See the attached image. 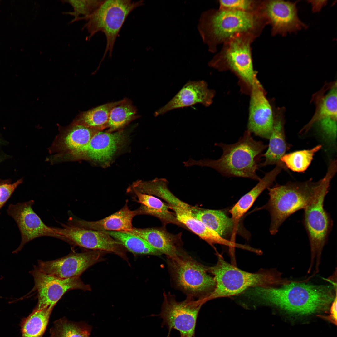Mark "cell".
I'll list each match as a JSON object with an SVG mask.
<instances>
[{"label":"cell","mask_w":337,"mask_h":337,"mask_svg":"<svg viewBox=\"0 0 337 337\" xmlns=\"http://www.w3.org/2000/svg\"><path fill=\"white\" fill-rule=\"evenodd\" d=\"M336 295V285H317L292 281L280 287L250 288L242 296L250 301L276 306L290 313L306 315L325 309Z\"/></svg>","instance_id":"1"},{"label":"cell","mask_w":337,"mask_h":337,"mask_svg":"<svg viewBox=\"0 0 337 337\" xmlns=\"http://www.w3.org/2000/svg\"><path fill=\"white\" fill-rule=\"evenodd\" d=\"M267 24L265 18L259 12L219 8L203 12L197 29L208 51L214 53L218 45L235 37L249 34L257 37Z\"/></svg>","instance_id":"2"},{"label":"cell","mask_w":337,"mask_h":337,"mask_svg":"<svg viewBox=\"0 0 337 337\" xmlns=\"http://www.w3.org/2000/svg\"><path fill=\"white\" fill-rule=\"evenodd\" d=\"M215 146L221 148L222 153L216 160L204 159L198 160L190 158L183 162L187 167L193 165L207 167L217 171L228 177L248 178L259 181L261 178L256 173L259 167L262 153L268 147L261 141L255 140L248 130L238 141L232 144L216 143Z\"/></svg>","instance_id":"3"},{"label":"cell","mask_w":337,"mask_h":337,"mask_svg":"<svg viewBox=\"0 0 337 337\" xmlns=\"http://www.w3.org/2000/svg\"><path fill=\"white\" fill-rule=\"evenodd\" d=\"M213 275L215 286L206 299L207 302L218 298L238 295L248 289L256 287L277 286L290 282L282 278L275 269H263L251 273L242 270L225 261L220 255L214 266L208 267Z\"/></svg>","instance_id":"4"},{"label":"cell","mask_w":337,"mask_h":337,"mask_svg":"<svg viewBox=\"0 0 337 337\" xmlns=\"http://www.w3.org/2000/svg\"><path fill=\"white\" fill-rule=\"evenodd\" d=\"M323 178L317 182L310 179L302 182H288L267 188L269 199L264 208L271 217L269 231L275 235L283 222L296 211L304 209L311 202L322 184Z\"/></svg>","instance_id":"5"},{"label":"cell","mask_w":337,"mask_h":337,"mask_svg":"<svg viewBox=\"0 0 337 337\" xmlns=\"http://www.w3.org/2000/svg\"><path fill=\"white\" fill-rule=\"evenodd\" d=\"M336 171L334 166H329L319 190L303 209V223L307 233L310 248V269L316 261V269L318 270L323 248L332 229V220L330 213L325 209L324 204L330 181Z\"/></svg>","instance_id":"6"},{"label":"cell","mask_w":337,"mask_h":337,"mask_svg":"<svg viewBox=\"0 0 337 337\" xmlns=\"http://www.w3.org/2000/svg\"><path fill=\"white\" fill-rule=\"evenodd\" d=\"M143 0H104L97 9L91 14L80 17L76 21L85 20L86 23L82 30H86L89 40L97 33L100 32L105 35L106 43L102 61L109 52L112 56L114 46L119 33L129 14L135 8L143 5Z\"/></svg>","instance_id":"7"},{"label":"cell","mask_w":337,"mask_h":337,"mask_svg":"<svg viewBox=\"0 0 337 337\" xmlns=\"http://www.w3.org/2000/svg\"><path fill=\"white\" fill-rule=\"evenodd\" d=\"M172 281L187 297L205 299L213 292L215 282L208 267L198 262L182 250L174 256L167 257Z\"/></svg>","instance_id":"8"},{"label":"cell","mask_w":337,"mask_h":337,"mask_svg":"<svg viewBox=\"0 0 337 337\" xmlns=\"http://www.w3.org/2000/svg\"><path fill=\"white\" fill-rule=\"evenodd\" d=\"M161 311L158 315L163 320L162 326L168 330L167 337H170L173 329L178 331L180 337H194L197 319L200 309L205 302L203 299L195 300L187 297L184 300L177 301L174 295L164 294Z\"/></svg>","instance_id":"9"},{"label":"cell","mask_w":337,"mask_h":337,"mask_svg":"<svg viewBox=\"0 0 337 337\" xmlns=\"http://www.w3.org/2000/svg\"><path fill=\"white\" fill-rule=\"evenodd\" d=\"M256 38L249 34L235 37L223 44L221 51L208 63L215 67L224 65L251 86L257 79L254 70L251 44Z\"/></svg>","instance_id":"10"},{"label":"cell","mask_w":337,"mask_h":337,"mask_svg":"<svg viewBox=\"0 0 337 337\" xmlns=\"http://www.w3.org/2000/svg\"><path fill=\"white\" fill-rule=\"evenodd\" d=\"M33 277L34 286L29 294L37 293V303L34 309L40 310L46 308H54L56 303L67 291L78 289L90 291L89 284H85L80 277L62 278L46 274L37 266L30 272Z\"/></svg>","instance_id":"11"},{"label":"cell","mask_w":337,"mask_h":337,"mask_svg":"<svg viewBox=\"0 0 337 337\" xmlns=\"http://www.w3.org/2000/svg\"><path fill=\"white\" fill-rule=\"evenodd\" d=\"M62 228L54 227L56 232L64 237L68 243L91 250L114 253L129 264L125 248L106 231L86 229L68 224L61 223Z\"/></svg>","instance_id":"12"},{"label":"cell","mask_w":337,"mask_h":337,"mask_svg":"<svg viewBox=\"0 0 337 337\" xmlns=\"http://www.w3.org/2000/svg\"><path fill=\"white\" fill-rule=\"evenodd\" d=\"M33 200L27 202L10 204L7 210L8 214L16 222L21 236V243L12 253H17L29 242L42 236L54 237L67 240L64 237L57 233L54 227L46 225L34 211Z\"/></svg>","instance_id":"13"},{"label":"cell","mask_w":337,"mask_h":337,"mask_svg":"<svg viewBox=\"0 0 337 337\" xmlns=\"http://www.w3.org/2000/svg\"><path fill=\"white\" fill-rule=\"evenodd\" d=\"M297 2L279 0L261 1L260 11L267 25L271 26L272 35L285 36L308 27L299 17Z\"/></svg>","instance_id":"14"},{"label":"cell","mask_w":337,"mask_h":337,"mask_svg":"<svg viewBox=\"0 0 337 337\" xmlns=\"http://www.w3.org/2000/svg\"><path fill=\"white\" fill-rule=\"evenodd\" d=\"M106 252L88 250L81 252L72 251L67 256L57 259L38 261L37 267L42 271L62 278L80 277L86 269L104 260Z\"/></svg>","instance_id":"15"},{"label":"cell","mask_w":337,"mask_h":337,"mask_svg":"<svg viewBox=\"0 0 337 337\" xmlns=\"http://www.w3.org/2000/svg\"><path fill=\"white\" fill-rule=\"evenodd\" d=\"M251 86L248 130L256 136L269 139L274 123L271 107L257 79Z\"/></svg>","instance_id":"16"},{"label":"cell","mask_w":337,"mask_h":337,"mask_svg":"<svg viewBox=\"0 0 337 337\" xmlns=\"http://www.w3.org/2000/svg\"><path fill=\"white\" fill-rule=\"evenodd\" d=\"M208 85L204 81H189L167 104L155 111L154 116L163 115L174 109L198 103L208 106L212 103L214 92L209 89Z\"/></svg>","instance_id":"17"},{"label":"cell","mask_w":337,"mask_h":337,"mask_svg":"<svg viewBox=\"0 0 337 337\" xmlns=\"http://www.w3.org/2000/svg\"><path fill=\"white\" fill-rule=\"evenodd\" d=\"M136 210H131L128 206V200L120 209L104 218L94 221H87L70 217L66 223L84 229L99 231H127L133 228L132 221L137 215Z\"/></svg>","instance_id":"18"},{"label":"cell","mask_w":337,"mask_h":337,"mask_svg":"<svg viewBox=\"0 0 337 337\" xmlns=\"http://www.w3.org/2000/svg\"><path fill=\"white\" fill-rule=\"evenodd\" d=\"M122 131L116 132L96 133L92 137L82 154L90 159L104 164H107L125 139Z\"/></svg>","instance_id":"19"},{"label":"cell","mask_w":337,"mask_h":337,"mask_svg":"<svg viewBox=\"0 0 337 337\" xmlns=\"http://www.w3.org/2000/svg\"><path fill=\"white\" fill-rule=\"evenodd\" d=\"M121 232L141 238L167 257L173 256L183 250L180 235L171 234L163 229L133 227L129 231Z\"/></svg>","instance_id":"20"},{"label":"cell","mask_w":337,"mask_h":337,"mask_svg":"<svg viewBox=\"0 0 337 337\" xmlns=\"http://www.w3.org/2000/svg\"><path fill=\"white\" fill-rule=\"evenodd\" d=\"M169 206L174 212L176 218L180 223L210 245L217 244L232 247L235 246L234 242L221 237L196 218L192 213L193 207L186 203L180 206Z\"/></svg>","instance_id":"21"},{"label":"cell","mask_w":337,"mask_h":337,"mask_svg":"<svg viewBox=\"0 0 337 337\" xmlns=\"http://www.w3.org/2000/svg\"><path fill=\"white\" fill-rule=\"evenodd\" d=\"M282 169L286 168L282 164H278L273 169L266 173L258 183L249 192L243 195L229 211L232 218L236 225L244 214L248 210L261 193L272 185Z\"/></svg>","instance_id":"22"},{"label":"cell","mask_w":337,"mask_h":337,"mask_svg":"<svg viewBox=\"0 0 337 337\" xmlns=\"http://www.w3.org/2000/svg\"><path fill=\"white\" fill-rule=\"evenodd\" d=\"M134 194L137 202L141 204L137 209V215H147L153 216L160 220L164 225L172 223L180 225L175 213L169 210L170 208L159 198L150 195L142 193L135 191L129 192Z\"/></svg>","instance_id":"23"},{"label":"cell","mask_w":337,"mask_h":337,"mask_svg":"<svg viewBox=\"0 0 337 337\" xmlns=\"http://www.w3.org/2000/svg\"><path fill=\"white\" fill-rule=\"evenodd\" d=\"M337 83H332L330 90L325 94L321 90L314 96L316 109L315 114L310 122L301 130L305 133L316 122L324 119H337Z\"/></svg>","instance_id":"24"},{"label":"cell","mask_w":337,"mask_h":337,"mask_svg":"<svg viewBox=\"0 0 337 337\" xmlns=\"http://www.w3.org/2000/svg\"><path fill=\"white\" fill-rule=\"evenodd\" d=\"M192 213L196 218L223 238L232 233L236 225L232 218L221 210L194 207Z\"/></svg>","instance_id":"25"},{"label":"cell","mask_w":337,"mask_h":337,"mask_svg":"<svg viewBox=\"0 0 337 337\" xmlns=\"http://www.w3.org/2000/svg\"><path fill=\"white\" fill-rule=\"evenodd\" d=\"M283 123L279 118L274 121L273 130L270 137L268 149L263 155L265 161L259 164V167H263L268 165L283 164L281 158L285 154L287 150L284 129Z\"/></svg>","instance_id":"26"},{"label":"cell","mask_w":337,"mask_h":337,"mask_svg":"<svg viewBox=\"0 0 337 337\" xmlns=\"http://www.w3.org/2000/svg\"><path fill=\"white\" fill-rule=\"evenodd\" d=\"M119 101L106 103L81 112L76 117L73 124L101 131L108 127L111 110Z\"/></svg>","instance_id":"27"},{"label":"cell","mask_w":337,"mask_h":337,"mask_svg":"<svg viewBox=\"0 0 337 337\" xmlns=\"http://www.w3.org/2000/svg\"><path fill=\"white\" fill-rule=\"evenodd\" d=\"M53 308L33 310L21 323V337H42L48 325Z\"/></svg>","instance_id":"28"},{"label":"cell","mask_w":337,"mask_h":337,"mask_svg":"<svg viewBox=\"0 0 337 337\" xmlns=\"http://www.w3.org/2000/svg\"><path fill=\"white\" fill-rule=\"evenodd\" d=\"M99 131H100L73 124L64 139L65 146L72 153L81 154L93 136Z\"/></svg>","instance_id":"29"},{"label":"cell","mask_w":337,"mask_h":337,"mask_svg":"<svg viewBox=\"0 0 337 337\" xmlns=\"http://www.w3.org/2000/svg\"><path fill=\"white\" fill-rule=\"evenodd\" d=\"M126 250L135 254L159 255L162 254L141 238L123 232L106 231Z\"/></svg>","instance_id":"30"},{"label":"cell","mask_w":337,"mask_h":337,"mask_svg":"<svg viewBox=\"0 0 337 337\" xmlns=\"http://www.w3.org/2000/svg\"><path fill=\"white\" fill-rule=\"evenodd\" d=\"M92 327L84 322H74L65 317L56 320L49 337H90Z\"/></svg>","instance_id":"31"},{"label":"cell","mask_w":337,"mask_h":337,"mask_svg":"<svg viewBox=\"0 0 337 337\" xmlns=\"http://www.w3.org/2000/svg\"><path fill=\"white\" fill-rule=\"evenodd\" d=\"M137 110L129 100L124 99L111 110L110 114L108 127L109 132L120 129L134 119Z\"/></svg>","instance_id":"32"},{"label":"cell","mask_w":337,"mask_h":337,"mask_svg":"<svg viewBox=\"0 0 337 337\" xmlns=\"http://www.w3.org/2000/svg\"><path fill=\"white\" fill-rule=\"evenodd\" d=\"M321 148L319 145L308 150H300L285 154L281 159V162L291 170L303 172L310 165L315 154Z\"/></svg>","instance_id":"33"},{"label":"cell","mask_w":337,"mask_h":337,"mask_svg":"<svg viewBox=\"0 0 337 337\" xmlns=\"http://www.w3.org/2000/svg\"><path fill=\"white\" fill-rule=\"evenodd\" d=\"M104 0H63L62 2L67 3L73 7V11L71 12H64L65 14L72 16L74 18L70 23L75 22L80 17V15L83 17L88 16L92 14L99 7Z\"/></svg>","instance_id":"34"},{"label":"cell","mask_w":337,"mask_h":337,"mask_svg":"<svg viewBox=\"0 0 337 337\" xmlns=\"http://www.w3.org/2000/svg\"><path fill=\"white\" fill-rule=\"evenodd\" d=\"M261 1L250 0H221L219 8L247 12L259 11Z\"/></svg>","instance_id":"35"},{"label":"cell","mask_w":337,"mask_h":337,"mask_svg":"<svg viewBox=\"0 0 337 337\" xmlns=\"http://www.w3.org/2000/svg\"><path fill=\"white\" fill-rule=\"evenodd\" d=\"M22 182L20 179L11 183L7 182L0 183V204L2 207L11 197L15 189Z\"/></svg>","instance_id":"36"},{"label":"cell","mask_w":337,"mask_h":337,"mask_svg":"<svg viewBox=\"0 0 337 337\" xmlns=\"http://www.w3.org/2000/svg\"><path fill=\"white\" fill-rule=\"evenodd\" d=\"M308 3L310 4L312 10L313 12H319L326 5L327 3V0L308 1Z\"/></svg>","instance_id":"37"},{"label":"cell","mask_w":337,"mask_h":337,"mask_svg":"<svg viewBox=\"0 0 337 337\" xmlns=\"http://www.w3.org/2000/svg\"><path fill=\"white\" fill-rule=\"evenodd\" d=\"M328 319L334 324H337V295L332 303L330 308V315Z\"/></svg>","instance_id":"38"},{"label":"cell","mask_w":337,"mask_h":337,"mask_svg":"<svg viewBox=\"0 0 337 337\" xmlns=\"http://www.w3.org/2000/svg\"></svg>","instance_id":"39"}]
</instances>
